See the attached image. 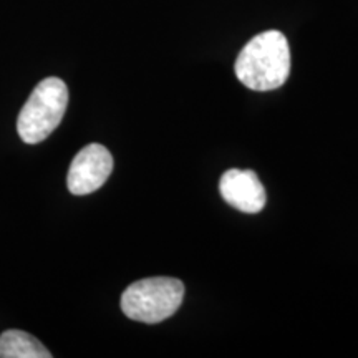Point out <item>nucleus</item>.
<instances>
[{
    "label": "nucleus",
    "instance_id": "f257e3e1",
    "mask_svg": "<svg viewBox=\"0 0 358 358\" xmlns=\"http://www.w3.org/2000/svg\"><path fill=\"white\" fill-rule=\"evenodd\" d=\"M234 70L237 80L249 90L268 92L282 87L290 73V48L285 35L279 30L256 35L241 50Z\"/></svg>",
    "mask_w": 358,
    "mask_h": 358
},
{
    "label": "nucleus",
    "instance_id": "f03ea898",
    "mask_svg": "<svg viewBox=\"0 0 358 358\" xmlns=\"http://www.w3.org/2000/svg\"><path fill=\"white\" fill-rule=\"evenodd\" d=\"M69 88L64 80L48 77L34 88L17 120V131L29 145L47 140L64 120Z\"/></svg>",
    "mask_w": 358,
    "mask_h": 358
},
{
    "label": "nucleus",
    "instance_id": "7ed1b4c3",
    "mask_svg": "<svg viewBox=\"0 0 358 358\" xmlns=\"http://www.w3.org/2000/svg\"><path fill=\"white\" fill-rule=\"evenodd\" d=\"M185 284L173 277H150L133 282L122 295V310L128 319L159 324L181 307Z\"/></svg>",
    "mask_w": 358,
    "mask_h": 358
},
{
    "label": "nucleus",
    "instance_id": "20e7f679",
    "mask_svg": "<svg viewBox=\"0 0 358 358\" xmlns=\"http://www.w3.org/2000/svg\"><path fill=\"white\" fill-rule=\"evenodd\" d=\"M113 171V156L103 145L92 143L80 150L71 161L66 186L71 194L85 196L105 185Z\"/></svg>",
    "mask_w": 358,
    "mask_h": 358
},
{
    "label": "nucleus",
    "instance_id": "39448f33",
    "mask_svg": "<svg viewBox=\"0 0 358 358\" xmlns=\"http://www.w3.org/2000/svg\"><path fill=\"white\" fill-rule=\"evenodd\" d=\"M219 192L222 199L237 211L245 214L261 213L266 206V187L250 169H229L221 176Z\"/></svg>",
    "mask_w": 358,
    "mask_h": 358
},
{
    "label": "nucleus",
    "instance_id": "423d86ee",
    "mask_svg": "<svg viewBox=\"0 0 358 358\" xmlns=\"http://www.w3.org/2000/svg\"><path fill=\"white\" fill-rule=\"evenodd\" d=\"M52 353L34 335L7 330L0 335V358H50Z\"/></svg>",
    "mask_w": 358,
    "mask_h": 358
}]
</instances>
